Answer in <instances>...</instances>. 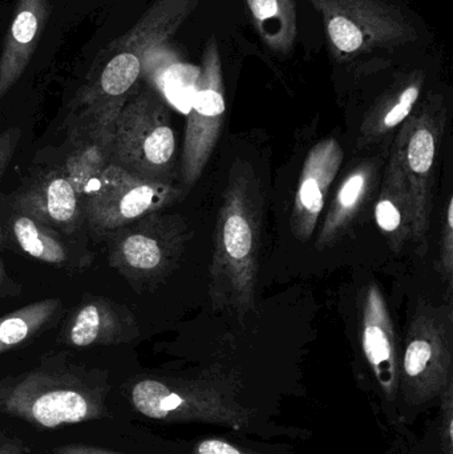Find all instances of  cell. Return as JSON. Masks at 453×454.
I'll list each match as a JSON object with an SVG mask.
<instances>
[{"instance_id": "6da1fadb", "label": "cell", "mask_w": 453, "mask_h": 454, "mask_svg": "<svg viewBox=\"0 0 453 454\" xmlns=\"http://www.w3.org/2000/svg\"><path fill=\"white\" fill-rule=\"evenodd\" d=\"M262 215L260 180L247 162H234L215 221L209 271V294L215 309L238 317L254 309Z\"/></svg>"}, {"instance_id": "7a4b0ae2", "label": "cell", "mask_w": 453, "mask_h": 454, "mask_svg": "<svg viewBox=\"0 0 453 454\" xmlns=\"http://www.w3.org/2000/svg\"><path fill=\"white\" fill-rule=\"evenodd\" d=\"M105 376L69 364H42L0 379V413L42 429L100 420L108 416Z\"/></svg>"}, {"instance_id": "3957f363", "label": "cell", "mask_w": 453, "mask_h": 454, "mask_svg": "<svg viewBox=\"0 0 453 454\" xmlns=\"http://www.w3.org/2000/svg\"><path fill=\"white\" fill-rule=\"evenodd\" d=\"M111 162L149 178L175 184L177 141L169 106L153 88L132 92L112 135Z\"/></svg>"}, {"instance_id": "277c9868", "label": "cell", "mask_w": 453, "mask_h": 454, "mask_svg": "<svg viewBox=\"0 0 453 454\" xmlns=\"http://www.w3.org/2000/svg\"><path fill=\"white\" fill-rule=\"evenodd\" d=\"M453 317L451 304L420 301L407 328L399 363V387L411 405L441 396L453 381Z\"/></svg>"}, {"instance_id": "5b68a950", "label": "cell", "mask_w": 453, "mask_h": 454, "mask_svg": "<svg viewBox=\"0 0 453 454\" xmlns=\"http://www.w3.org/2000/svg\"><path fill=\"white\" fill-rule=\"evenodd\" d=\"M191 237L185 218L152 213L109 237L108 262L133 286L153 287L176 269Z\"/></svg>"}, {"instance_id": "8992f818", "label": "cell", "mask_w": 453, "mask_h": 454, "mask_svg": "<svg viewBox=\"0 0 453 454\" xmlns=\"http://www.w3.org/2000/svg\"><path fill=\"white\" fill-rule=\"evenodd\" d=\"M447 124V108L441 96H428L403 122L394 138L391 157L406 178L415 210L414 242L427 247L433 212L436 157Z\"/></svg>"}, {"instance_id": "52a82bcc", "label": "cell", "mask_w": 453, "mask_h": 454, "mask_svg": "<svg viewBox=\"0 0 453 454\" xmlns=\"http://www.w3.org/2000/svg\"><path fill=\"white\" fill-rule=\"evenodd\" d=\"M130 404L140 415L164 423H207L239 429L250 411L207 384L180 379L144 378L132 384Z\"/></svg>"}, {"instance_id": "ba28073f", "label": "cell", "mask_w": 453, "mask_h": 454, "mask_svg": "<svg viewBox=\"0 0 453 454\" xmlns=\"http://www.w3.org/2000/svg\"><path fill=\"white\" fill-rule=\"evenodd\" d=\"M310 2L324 18L332 51L342 58L396 47L417 37L403 13L380 0Z\"/></svg>"}, {"instance_id": "9c48e42d", "label": "cell", "mask_w": 453, "mask_h": 454, "mask_svg": "<svg viewBox=\"0 0 453 454\" xmlns=\"http://www.w3.org/2000/svg\"><path fill=\"white\" fill-rule=\"evenodd\" d=\"M181 196L176 184L149 180L109 162L82 209L90 230L109 238L117 230L176 204Z\"/></svg>"}, {"instance_id": "30bf717a", "label": "cell", "mask_w": 453, "mask_h": 454, "mask_svg": "<svg viewBox=\"0 0 453 454\" xmlns=\"http://www.w3.org/2000/svg\"><path fill=\"white\" fill-rule=\"evenodd\" d=\"M225 87L220 48L215 36L202 53L196 92L189 106L180 175L186 188H193L217 145L225 120Z\"/></svg>"}, {"instance_id": "8fae6325", "label": "cell", "mask_w": 453, "mask_h": 454, "mask_svg": "<svg viewBox=\"0 0 453 454\" xmlns=\"http://www.w3.org/2000/svg\"><path fill=\"white\" fill-rule=\"evenodd\" d=\"M343 159L345 152L335 138H324L309 152L290 217V229L300 242H308L313 237Z\"/></svg>"}, {"instance_id": "7c38bea8", "label": "cell", "mask_w": 453, "mask_h": 454, "mask_svg": "<svg viewBox=\"0 0 453 454\" xmlns=\"http://www.w3.org/2000/svg\"><path fill=\"white\" fill-rule=\"evenodd\" d=\"M12 209L63 234L76 231L84 221L82 201L61 169L48 170L21 186Z\"/></svg>"}, {"instance_id": "4fadbf2b", "label": "cell", "mask_w": 453, "mask_h": 454, "mask_svg": "<svg viewBox=\"0 0 453 454\" xmlns=\"http://www.w3.org/2000/svg\"><path fill=\"white\" fill-rule=\"evenodd\" d=\"M137 320L129 309L106 298L80 304L64 325V343L74 348L119 346L137 338Z\"/></svg>"}, {"instance_id": "5bb4252c", "label": "cell", "mask_w": 453, "mask_h": 454, "mask_svg": "<svg viewBox=\"0 0 453 454\" xmlns=\"http://www.w3.org/2000/svg\"><path fill=\"white\" fill-rule=\"evenodd\" d=\"M362 348L388 400L399 389V359L395 331L382 291L377 285L367 288L362 312Z\"/></svg>"}, {"instance_id": "9a60e30c", "label": "cell", "mask_w": 453, "mask_h": 454, "mask_svg": "<svg viewBox=\"0 0 453 454\" xmlns=\"http://www.w3.org/2000/svg\"><path fill=\"white\" fill-rule=\"evenodd\" d=\"M425 84L423 71L399 76L364 114L356 148L367 149L387 143L417 108Z\"/></svg>"}, {"instance_id": "2e32d148", "label": "cell", "mask_w": 453, "mask_h": 454, "mask_svg": "<svg viewBox=\"0 0 453 454\" xmlns=\"http://www.w3.org/2000/svg\"><path fill=\"white\" fill-rule=\"evenodd\" d=\"M50 0H19L0 53V101L19 82L47 26Z\"/></svg>"}, {"instance_id": "e0dca14e", "label": "cell", "mask_w": 453, "mask_h": 454, "mask_svg": "<svg viewBox=\"0 0 453 454\" xmlns=\"http://www.w3.org/2000/svg\"><path fill=\"white\" fill-rule=\"evenodd\" d=\"M201 0H154L153 4L119 39L113 40L101 56L127 52L141 61L162 47L188 20Z\"/></svg>"}, {"instance_id": "ac0fdd59", "label": "cell", "mask_w": 453, "mask_h": 454, "mask_svg": "<svg viewBox=\"0 0 453 454\" xmlns=\"http://www.w3.org/2000/svg\"><path fill=\"white\" fill-rule=\"evenodd\" d=\"M377 180V165L372 161L355 165L335 192L318 234L319 250L334 245L348 234V229L361 215L364 205L371 197Z\"/></svg>"}, {"instance_id": "d6986e66", "label": "cell", "mask_w": 453, "mask_h": 454, "mask_svg": "<svg viewBox=\"0 0 453 454\" xmlns=\"http://www.w3.org/2000/svg\"><path fill=\"white\" fill-rule=\"evenodd\" d=\"M374 213L378 227L394 251H401L409 240L414 239V202L394 157L388 161Z\"/></svg>"}, {"instance_id": "ffe728a7", "label": "cell", "mask_w": 453, "mask_h": 454, "mask_svg": "<svg viewBox=\"0 0 453 454\" xmlns=\"http://www.w3.org/2000/svg\"><path fill=\"white\" fill-rule=\"evenodd\" d=\"M69 143L71 152L61 170L71 181L80 201L84 205L88 194L111 162L112 140L79 122L72 121Z\"/></svg>"}, {"instance_id": "44dd1931", "label": "cell", "mask_w": 453, "mask_h": 454, "mask_svg": "<svg viewBox=\"0 0 453 454\" xmlns=\"http://www.w3.org/2000/svg\"><path fill=\"white\" fill-rule=\"evenodd\" d=\"M255 28L273 52L289 55L297 40L295 0H246Z\"/></svg>"}, {"instance_id": "7402d4cb", "label": "cell", "mask_w": 453, "mask_h": 454, "mask_svg": "<svg viewBox=\"0 0 453 454\" xmlns=\"http://www.w3.org/2000/svg\"><path fill=\"white\" fill-rule=\"evenodd\" d=\"M60 309V299H43L0 317V354L29 343L52 325Z\"/></svg>"}, {"instance_id": "603a6c76", "label": "cell", "mask_w": 453, "mask_h": 454, "mask_svg": "<svg viewBox=\"0 0 453 454\" xmlns=\"http://www.w3.org/2000/svg\"><path fill=\"white\" fill-rule=\"evenodd\" d=\"M8 230L16 246L31 258L53 266H63L69 261V248L60 232L39 221L13 212Z\"/></svg>"}, {"instance_id": "cb8c5ba5", "label": "cell", "mask_w": 453, "mask_h": 454, "mask_svg": "<svg viewBox=\"0 0 453 454\" xmlns=\"http://www.w3.org/2000/svg\"><path fill=\"white\" fill-rule=\"evenodd\" d=\"M199 77V67L175 60L157 74V92L181 111H189Z\"/></svg>"}, {"instance_id": "d4e9b609", "label": "cell", "mask_w": 453, "mask_h": 454, "mask_svg": "<svg viewBox=\"0 0 453 454\" xmlns=\"http://www.w3.org/2000/svg\"><path fill=\"white\" fill-rule=\"evenodd\" d=\"M439 270L444 279L452 286L453 275V199L449 197L444 215L443 229H441V255H439Z\"/></svg>"}, {"instance_id": "484cf974", "label": "cell", "mask_w": 453, "mask_h": 454, "mask_svg": "<svg viewBox=\"0 0 453 454\" xmlns=\"http://www.w3.org/2000/svg\"><path fill=\"white\" fill-rule=\"evenodd\" d=\"M441 397V447L444 453L453 454V381L444 389Z\"/></svg>"}, {"instance_id": "4316f807", "label": "cell", "mask_w": 453, "mask_h": 454, "mask_svg": "<svg viewBox=\"0 0 453 454\" xmlns=\"http://www.w3.org/2000/svg\"><path fill=\"white\" fill-rule=\"evenodd\" d=\"M20 140L21 130L19 128H8L0 133V186Z\"/></svg>"}, {"instance_id": "83f0119b", "label": "cell", "mask_w": 453, "mask_h": 454, "mask_svg": "<svg viewBox=\"0 0 453 454\" xmlns=\"http://www.w3.org/2000/svg\"><path fill=\"white\" fill-rule=\"evenodd\" d=\"M191 454H260L236 447L231 442L218 439L202 440L194 447Z\"/></svg>"}, {"instance_id": "f1b7e54d", "label": "cell", "mask_w": 453, "mask_h": 454, "mask_svg": "<svg viewBox=\"0 0 453 454\" xmlns=\"http://www.w3.org/2000/svg\"><path fill=\"white\" fill-rule=\"evenodd\" d=\"M53 454H124L104 450V448L92 447L85 444L61 445L52 450Z\"/></svg>"}, {"instance_id": "f546056e", "label": "cell", "mask_w": 453, "mask_h": 454, "mask_svg": "<svg viewBox=\"0 0 453 454\" xmlns=\"http://www.w3.org/2000/svg\"><path fill=\"white\" fill-rule=\"evenodd\" d=\"M2 240L3 231L2 226H0V248H2ZM18 294H20V288L8 278L7 272H5L4 263H3L2 255H0V299L18 295Z\"/></svg>"}, {"instance_id": "4dcf8cb0", "label": "cell", "mask_w": 453, "mask_h": 454, "mask_svg": "<svg viewBox=\"0 0 453 454\" xmlns=\"http://www.w3.org/2000/svg\"><path fill=\"white\" fill-rule=\"evenodd\" d=\"M26 445L20 440L0 434V454H24Z\"/></svg>"}]
</instances>
